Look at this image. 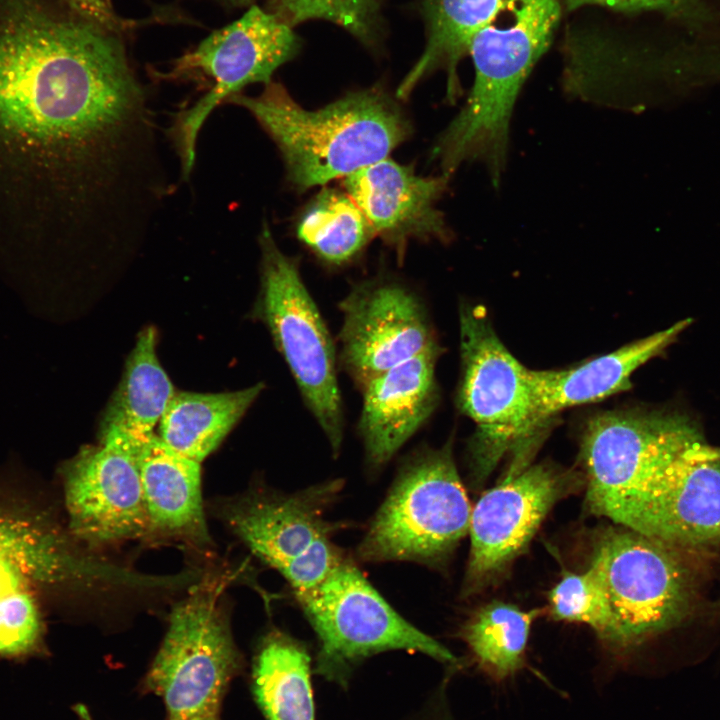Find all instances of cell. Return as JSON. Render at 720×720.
I'll use <instances>...</instances> for the list:
<instances>
[{
    "mask_svg": "<svg viewBox=\"0 0 720 720\" xmlns=\"http://www.w3.org/2000/svg\"><path fill=\"white\" fill-rule=\"evenodd\" d=\"M0 128L85 164L116 194L157 168L146 94L120 33L82 17L2 30Z\"/></svg>",
    "mask_w": 720,
    "mask_h": 720,
    "instance_id": "obj_1",
    "label": "cell"
},
{
    "mask_svg": "<svg viewBox=\"0 0 720 720\" xmlns=\"http://www.w3.org/2000/svg\"><path fill=\"white\" fill-rule=\"evenodd\" d=\"M227 102L255 117L278 146L289 181L301 190L387 158L410 130L398 105L377 88L307 110L270 81L256 97L238 93Z\"/></svg>",
    "mask_w": 720,
    "mask_h": 720,
    "instance_id": "obj_2",
    "label": "cell"
},
{
    "mask_svg": "<svg viewBox=\"0 0 720 720\" xmlns=\"http://www.w3.org/2000/svg\"><path fill=\"white\" fill-rule=\"evenodd\" d=\"M510 23H492L472 38L474 83L466 104L433 149L443 174L463 163L485 166L494 187L506 168L510 122L519 92L548 49L561 14L559 0H520Z\"/></svg>",
    "mask_w": 720,
    "mask_h": 720,
    "instance_id": "obj_3",
    "label": "cell"
},
{
    "mask_svg": "<svg viewBox=\"0 0 720 720\" xmlns=\"http://www.w3.org/2000/svg\"><path fill=\"white\" fill-rule=\"evenodd\" d=\"M461 410L477 425L471 446L472 478L482 484L508 450L511 477L528 464V439L538 429L532 370L519 362L493 330L481 307L460 310Z\"/></svg>",
    "mask_w": 720,
    "mask_h": 720,
    "instance_id": "obj_4",
    "label": "cell"
},
{
    "mask_svg": "<svg viewBox=\"0 0 720 720\" xmlns=\"http://www.w3.org/2000/svg\"><path fill=\"white\" fill-rule=\"evenodd\" d=\"M471 512L451 444L422 450L401 469L358 555L370 562L438 564L468 534Z\"/></svg>",
    "mask_w": 720,
    "mask_h": 720,
    "instance_id": "obj_5",
    "label": "cell"
},
{
    "mask_svg": "<svg viewBox=\"0 0 720 720\" xmlns=\"http://www.w3.org/2000/svg\"><path fill=\"white\" fill-rule=\"evenodd\" d=\"M259 240L257 313L336 455L343 441L344 416L334 343L302 281L296 259L278 248L267 226Z\"/></svg>",
    "mask_w": 720,
    "mask_h": 720,
    "instance_id": "obj_6",
    "label": "cell"
},
{
    "mask_svg": "<svg viewBox=\"0 0 720 720\" xmlns=\"http://www.w3.org/2000/svg\"><path fill=\"white\" fill-rule=\"evenodd\" d=\"M300 48L292 27L277 14L253 5L242 17L205 38L175 59L159 77L166 80L208 79L210 89L193 106L179 112L169 130L183 177L194 166L196 140L210 113L246 85L269 83L282 64Z\"/></svg>",
    "mask_w": 720,
    "mask_h": 720,
    "instance_id": "obj_7",
    "label": "cell"
},
{
    "mask_svg": "<svg viewBox=\"0 0 720 720\" xmlns=\"http://www.w3.org/2000/svg\"><path fill=\"white\" fill-rule=\"evenodd\" d=\"M297 598L319 640L317 672L328 680L344 685L354 664L386 650L457 661L445 646L400 616L346 560Z\"/></svg>",
    "mask_w": 720,
    "mask_h": 720,
    "instance_id": "obj_8",
    "label": "cell"
},
{
    "mask_svg": "<svg viewBox=\"0 0 720 720\" xmlns=\"http://www.w3.org/2000/svg\"><path fill=\"white\" fill-rule=\"evenodd\" d=\"M618 526L597 537L590 565L611 607L614 645L628 648L683 622L692 606L693 587L674 548Z\"/></svg>",
    "mask_w": 720,
    "mask_h": 720,
    "instance_id": "obj_9",
    "label": "cell"
},
{
    "mask_svg": "<svg viewBox=\"0 0 720 720\" xmlns=\"http://www.w3.org/2000/svg\"><path fill=\"white\" fill-rule=\"evenodd\" d=\"M217 583L197 586L172 610L147 676L168 720H216L224 690L238 666Z\"/></svg>",
    "mask_w": 720,
    "mask_h": 720,
    "instance_id": "obj_10",
    "label": "cell"
},
{
    "mask_svg": "<svg viewBox=\"0 0 720 720\" xmlns=\"http://www.w3.org/2000/svg\"><path fill=\"white\" fill-rule=\"evenodd\" d=\"M341 488L331 481L282 495L253 491L226 504L223 516L251 551L276 569L296 593L319 585L345 559L325 518Z\"/></svg>",
    "mask_w": 720,
    "mask_h": 720,
    "instance_id": "obj_11",
    "label": "cell"
},
{
    "mask_svg": "<svg viewBox=\"0 0 720 720\" xmlns=\"http://www.w3.org/2000/svg\"><path fill=\"white\" fill-rule=\"evenodd\" d=\"M699 443L704 439L698 426L679 413L625 410L593 416L581 443L589 510L611 520L645 478Z\"/></svg>",
    "mask_w": 720,
    "mask_h": 720,
    "instance_id": "obj_12",
    "label": "cell"
},
{
    "mask_svg": "<svg viewBox=\"0 0 720 720\" xmlns=\"http://www.w3.org/2000/svg\"><path fill=\"white\" fill-rule=\"evenodd\" d=\"M696 444L645 478L611 519L676 548L720 544V460Z\"/></svg>",
    "mask_w": 720,
    "mask_h": 720,
    "instance_id": "obj_13",
    "label": "cell"
},
{
    "mask_svg": "<svg viewBox=\"0 0 720 720\" xmlns=\"http://www.w3.org/2000/svg\"><path fill=\"white\" fill-rule=\"evenodd\" d=\"M339 307L340 362L360 388L398 364L439 349L424 304L398 282L358 285Z\"/></svg>",
    "mask_w": 720,
    "mask_h": 720,
    "instance_id": "obj_14",
    "label": "cell"
},
{
    "mask_svg": "<svg viewBox=\"0 0 720 720\" xmlns=\"http://www.w3.org/2000/svg\"><path fill=\"white\" fill-rule=\"evenodd\" d=\"M567 473L538 464L504 478L472 507L465 593L488 583L528 546L554 504L573 487Z\"/></svg>",
    "mask_w": 720,
    "mask_h": 720,
    "instance_id": "obj_15",
    "label": "cell"
},
{
    "mask_svg": "<svg viewBox=\"0 0 720 720\" xmlns=\"http://www.w3.org/2000/svg\"><path fill=\"white\" fill-rule=\"evenodd\" d=\"M64 491L72 532L92 545L149 533V518L133 452L116 440L87 446L65 466Z\"/></svg>",
    "mask_w": 720,
    "mask_h": 720,
    "instance_id": "obj_16",
    "label": "cell"
},
{
    "mask_svg": "<svg viewBox=\"0 0 720 720\" xmlns=\"http://www.w3.org/2000/svg\"><path fill=\"white\" fill-rule=\"evenodd\" d=\"M448 182L447 175L419 176L385 158L348 175L344 186L374 233L400 258L410 239L450 240L452 233L437 208Z\"/></svg>",
    "mask_w": 720,
    "mask_h": 720,
    "instance_id": "obj_17",
    "label": "cell"
},
{
    "mask_svg": "<svg viewBox=\"0 0 720 720\" xmlns=\"http://www.w3.org/2000/svg\"><path fill=\"white\" fill-rule=\"evenodd\" d=\"M438 352L431 350L398 364L361 388L358 428L371 466L386 464L436 408Z\"/></svg>",
    "mask_w": 720,
    "mask_h": 720,
    "instance_id": "obj_18",
    "label": "cell"
},
{
    "mask_svg": "<svg viewBox=\"0 0 720 720\" xmlns=\"http://www.w3.org/2000/svg\"><path fill=\"white\" fill-rule=\"evenodd\" d=\"M692 319L625 345L579 366L562 370H532L537 428L558 412L592 403L631 387L633 372L661 353Z\"/></svg>",
    "mask_w": 720,
    "mask_h": 720,
    "instance_id": "obj_19",
    "label": "cell"
},
{
    "mask_svg": "<svg viewBox=\"0 0 720 720\" xmlns=\"http://www.w3.org/2000/svg\"><path fill=\"white\" fill-rule=\"evenodd\" d=\"M148 518L149 532L209 543L201 496V466L154 434L133 447Z\"/></svg>",
    "mask_w": 720,
    "mask_h": 720,
    "instance_id": "obj_20",
    "label": "cell"
},
{
    "mask_svg": "<svg viewBox=\"0 0 720 720\" xmlns=\"http://www.w3.org/2000/svg\"><path fill=\"white\" fill-rule=\"evenodd\" d=\"M156 344L154 327L140 331L104 411L101 440H118L132 448L155 434L154 428L176 392L158 360Z\"/></svg>",
    "mask_w": 720,
    "mask_h": 720,
    "instance_id": "obj_21",
    "label": "cell"
},
{
    "mask_svg": "<svg viewBox=\"0 0 720 720\" xmlns=\"http://www.w3.org/2000/svg\"><path fill=\"white\" fill-rule=\"evenodd\" d=\"M520 0H421L426 22L425 49L397 89L399 98L407 97L422 78L444 69L447 72V99L460 95L457 66L468 54L469 44L482 28L510 12Z\"/></svg>",
    "mask_w": 720,
    "mask_h": 720,
    "instance_id": "obj_22",
    "label": "cell"
},
{
    "mask_svg": "<svg viewBox=\"0 0 720 720\" xmlns=\"http://www.w3.org/2000/svg\"><path fill=\"white\" fill-rule=\"evenodd\" d=\"M258 383L233 392H175L160 422L159 438L201 463L224 440L260 395Z\"/></svg>",
    "mask_w": 720,
    "mask_h": 720,
    "instance_id": "obj_23",
    "label": "cell"
},
{
    "mask_svg": "<svg viewBox=\"0 0 720 720\" xmlns=\"http://www.w3.org/2000/svg\"><path fill=\"white\" fill-rule=\"evenodd\" d=\"M306 649L282 633L263 641L253 670L256 700L267 720H315Z\"/></svg>",
    "mask_w": 720,
    "mask_h": 720,
    "instance_id": "obj_24",
    "label": "cell"
},
{
    "mask_svg": "<svg viewBox=\"0 0 720 720\" xmlns=\"http://www.w3.org/2000/svg\"><path fill=\"white\" fill-rule=\"evenodd\" d=\"M544 612L495 600L466 622L462 638L482 670L495 681H504L524 667L531 626Z\"/></svg>",
    "mask_w": 720,
    "mask_h": 720,
    "instance_id": "obj_25",
    "label": "cell"
},
{
    "mask_svg": "<svg viewBox=\"0 0 720 720\" xmlns=\"http://www.w3.org/2000/svg\"><path fill=\"white\" fill-rule=\"evenodd\" d=\"M373 235L351 197L333 189L318 194L297 225L298 238L323 261L335 265L352 260Z\"/></svg>",
    "mask_w": 720,
    "mask_h": 720,
    "instance_id": "obj_26",
    "label": "cell"
},
{
    "mask_svg": "<svg viewBox=\"0 0 720 720\" xmlns=\"http://www.w3.org/2000/svg\"><path fill=\"white\" fill-rule=\"evenodd\" d=\"M550 616L558 621L590 626L598 636L614 645L615 623L607 594L596 570H564L560 581L548 593Z\"/></svg>",
    "mask_w": 720,
    "mask_h": 720,
    "instance_id": "obj_27",
    "label": "cell"
},
{
    "mask_svg": "<svg viewBox=\"0 0 720 720\" xmlns=\"http://www.w3.org/2000/svg\"><path fill=\"white\" fill-rule=\"evenodd\" d=\"M0 554L54 565L85 583H94L102 574V562L77 556L59 535L23 520H0Z\"/></svg>",
    "mask_w": 720,
    "mask_h": 720,
    "instance_id": "obj_28",
    "label": "cell"
},
{
    "mask_svg": "<svg viewBox=\"0 0 720 720\" xmlns=\"http://www.w3.org/2000/svg\"><path fill=\"white\" fill-rule=\"evenodd\" d=\"M381 0H280L277 14L291 27L303 21L322 19L335 23L359 41H376Z\"/></svg>",
    "mask_w": 720,
    "mask_h": 720,
    "instance_id": "obj_29",
    "label": "cell"
},
{
    "mask_svg": "<svg viewBox=\"0 0 720 720\" xmlns=\"http://www.w3.org/2000/svg\"><path fill=\"white\" fill-rule=\"evenodd\" d=\"M40 632V615L31 590L0 599V655H20L30 651Z\"/></svg>",
    "mask_w": 720,
    "mask_h": 720,
    "instance_id": "obj_30",
    "label": "cell"
},
{
    "mask_svg": "<svg viewBox=\"0 0 720 720\" xmlns=\"http://www.w3.org/2000/svg\"><path fill=\"white\" fill-rule=\"evenodd\" d=\"M570 10L585 5H600L622 12L656 10L674 15H689L696 9L695 0H566Z\"/></svg>",
    "mask_w": 720,
    "mask_h": 720,
    "instance_id": "obj_31",
    "label": "cell"
},
{
    "mask_svg": "<svg viewBox=\"0 0 720 720\" xmlns=\"http://www.w3.org/2000/svg\"><path fill=\"white\" fill-rule=\"evenodd\" d=\"M79 17L115 32L127 24L115 13L110 0H65Z\"/></svg>",
    "mask_w": 720,
    "mask_h": 720,
    "instance_id": "obj_32",
    "label": "cell"
},
{
    "mask_svg": "<svg viewBox=\"0 0 720 720\" xmlns=\"http://www.w3.org/2000/svg\"><path fill=\"white\" fill-rule=\"evenodd\" d=\"M703 451L705 456L709 459L720 460V449H713L705 445Z\"/></svg>",
    "mask_w": 720,
    "mask_h": 720,
    "instance_id": "obj_33",
    "label": "cell"
},
{
    "mask_svg": "<svg viewBox=\"0 0 720 720\" xmlns=\"http://www.w3.org/2000/svg\"><path fill=\"white\" fill-rule=\"evenodd\" d=\"M232 3H235L237 5H246L250 3L253 0H230Z\"/></svg>",
    "mask_w": 720,
    "mask_h": 720,
    "instance_id": "obj_34",
    "label": "cell"
}]
</instances>
